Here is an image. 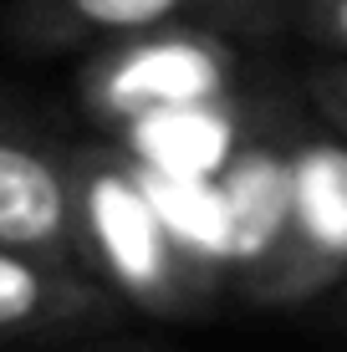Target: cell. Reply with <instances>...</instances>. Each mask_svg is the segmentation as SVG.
<instances>
[{"mask_svg":"<svg viewBox=\"0 0 347 352\" xmlns=\"http://www.w3.org/2000/svg\"><path fill=\"white\" fill-rule=\"evenodd\" d=\"M67 230V184L41 153L0 143V245L36 250Z\"/></svg>","mask_w":347,"mask_h":352,"instance_id":"2","label":"cell"},{"mask_svg":"<svg viewBox=\"0 0 347 352\" xmlns=\"http://www.w3.org/2000/svg\"><path fill=\"white\" fill-rule=\"evenodd\" d=\"M220 87V67L210 52L189 41H169V46H148L133 52L123 67L113 72L107 92L117 107L128 113H148V107H179V102H205Z\"/></svg>","mask_w":347,"mask_h":352,"instance_id":"4","label":"cell"},{"mask_svg":"<svg viewBox=\"0 0 347 352\" xmlns=\"http://www.w3.org/2000/svg\"><path fill=\"white\" fill-rule=\"evenodd\" d=\"M179 6H184V0H71V10H77L82 21H92V26H102V31L159 26V21H169Z\"/></svg>","mask_w":347,"mask_h":352,"instance_id":"9","label":"cell"},{"mask_svg":"<svg viewBox=\"0 0 347 352\" xmlns=\"http://www.w3.org/2000/svg\"><path fill=\"white\" fill-rule=\"evenodd\" d=\"M46 276L31 261L10 256V245H0V327H21L46 307Z\"/></svg>","mask_w":347,"mask_h":352,"instance_id":"8","label":"cell"},{"mask_svg":"<svg viewBox=\"0 0 347 352\" xmlns=\"http://www.w3.org/2000/svg\"><path fill=\"white\" fill-rule=\"evenodd\" d=\"M133 179L153 199V210L174 240H184L199 256H235L230 194H225V184H214V174H169V168L143 164Z\"/></svg>","mask_w":347,"mask_h":352,"instance_id":"3","label":"cell"},{"mask_svg":"<svg viewBox=\"0 0 347 352\" xmlns=\"http://www.w3.org/2000/svg\"><path fill=\"white\" fill-rule=\"evenodd\" d=\"M296 184V230L327 261H347V148L312 143L291 164Z\"/></svg>","mask_w":347,"mask_h":352,"instance_id":"7","label":"cell"},{"mask_svg":"<svg viewBox=\"0 0 347 352\" xmlns=\"http://www.w3.org/2000/svg\"><path fill=\"white\" fill-rule=\"evenodd\" d=\"M87 210L92 235H98L107 265L117 271V281H128L133 291H159L169 281V225L159 220L138 179L98 174L87 184Z\"/></svg>","mask_w":347,"mask_h":352,"instance_id":"1","label":"cell"},{"mask_svg":"<svg viewBox=\"0 0 347 352\" xmlns=\"http://www.w3.org/2000/svg\"><path fill=\"white\" fill-rule=\"evenodd\" d=\"M332 26H337V36L347 41V0H332Z\"/></svg>","mask_w":347,"mask_h":352,"instance_id":"10","label":"cell"},{"mask_svg":"<svg viewBox=\"0 0 347 352\" xmlns=\"http://www.w3.org/2000/svg\"><path fill=\"white\" fill-rule=\"evenodd\" d=\"M225 194H230L235 214V256H266L281 240V230L296 225L291 164L271 159V153H245L240 164H230Z\"/></svg>","mask_w":347,"mask_h":352,"instance_id":"6","label":"cell"},{"mask_svg":"<svg viewBox=\"0 0 347 352\" xmlns=\"http://www.w3.org/2000/svg\"><path fill=\"white\" fill-rule=\"evenodd\" d=\"M342 113H347V87H342Z\"/></svg>","mask_w":347,"mask_h":352,"instance_id":"11","label":"cell"},{"mask_svg":"<svg viewBox=\"0 0 347 352\" xmlns=\"http://www.w3.org/2000/svg\"><path fill=\"white\" fill-rule=\"evenodd\" d=\"M133 148L143 164L169 174H220L230 164V123L199 102L148 107L133 123Z\"/></svg>","mask_w":347,"mask_h":352,"instance_id":"5","label":"cell"}]
</instances>
